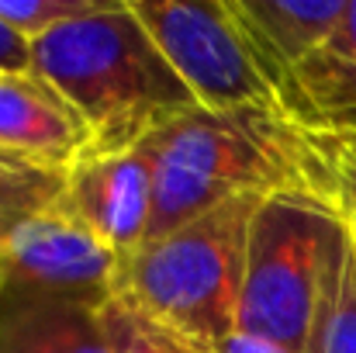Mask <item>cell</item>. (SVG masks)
Returning <instances> with one entry per match:
<instances>
[{
    "label": "cell",
    "instance_id": "17",
    "mask_svg": "<svg viewBox=\"0 0 356 353\" xmlns=\"http://www.w3.org/2000/svg\"><path fill=\"white\" fill-rule=\"evenodd\" d=\"M31 70V42L21 38L7 21H0V73H24Z\"/></svg>",
    "mask_w": 356,
    "mask_h": 353
},
{
    "label": "cell",
    "instance_id": "14",
    "mask_svg": "<svg viewBox=\"0 0 356 353\" xmlns=\"http://www.w3.org/2000/svg\"><path fill=\"white\" fill-rule=\"evenodd\" d=\"M59 191H63L59 173H45V170H35V166L0 156V249L24 219H31L35 212L52 205L59 198Z\"/></svg>",
    "mask_w": 356,
    "mask_h": 353
},
{
    "label": "cell",
    "instance_id": "16",
    "mask_svg": "<svg viewBox=\"0 0 356 353\" xmlns=\"http://www.w3.org/2000/svg\"><path fill=\"white\" fill-rule=\"evenodd\" d=\"M97 7L101 0H0V21H7L21 38L35 42Z\"/></svg>",
    "mask_w": 356,
    "mask_h": 353
},
{
    "label": "cell",
    "instance_id": "7",
    "mask_svg": "<svg viewBox=\"0 0 356 353\" xmlns=\"http://www.w3.org/2000/svg\"><path fill=\"white\" fill-rule=\"evenodd\" d=\"M63 205L108 242L121 260L135 253L152 226V159L145 146L80 156L63 177Z\"/></svg>",
    "mask_w": 356,
    "mask_h": 353
},
{
    "label": "cell",
    "instance_id": "1",
    "mask_svg": "<svg viewBox=\"0 0 356 353\" xmlns=\"http://www.w3.org/2000/svg\"><path fill=\"white\" fill-rule=\"evenodd\" d=\"M31 70L83 118L94 152L138 146L166 121L201 108L128 0H101L97 10L35 38Z\"/></svg>",
    "mask_w": 356,
    "mask_h": 353
},
{
    "label": "cell",
    "instance_id": "2",
    "mask_svg": "<svg viewBox=\"0 0 356 353\" xmlns=\"http://www.w3.org/2000/svg\"><path fill=\"white\" fill-rule=\"evenodd\" d=\"M142 146L152 159L149 239L236 198L308 184L301 135L280 111L194 108L156 128Z\"/></svg>",
    "mask_w": 356,
    "mask_h": 353
},
{
    "label": "cell",
    "instance_id": "4",
    "mask_svg": "<svg viewBox=\"0 0 356 353\" xmlns=\"http://www.w3.org/2000/svg\"><path fill=\"white\" fill-rule=\"evenodd\" d=\"M339 239V215L308 184L263 194L249 222L238 333L291 353L305 350Z\"/></svg>",
    "mask_w": 356,
    "mask_h": 353
},
{
    "label": "cell",
    "instance_id": "3",
    "mask_svg": "<svg viewBox=\"0 0 356 353\" xmlns=\"http://www.w3.org/2000/svg\"><path fill=\"white\" fill-rule=\"evenodd\" d=\"M256 205V194L236 198L145 239L121 260L115 298L184 336L211 347L229 343L238 333L245 242Z\"/></svg>",
    "mask_w": 356,
    "mask_h": 353
},
{
    "label": "cell",
    "instance_id": "8",
    "mask_svg": "<svg viewBox=\"0 0 356 353\" xmlns=\"http://www.w3.org/2000/svg\"><path fill=\"white\" fill-rule=\"evenodd\" d=\"M90 152V132L73 104L35 70L0 73V156L66 177Z\"/></svg>",
    "mask_w": 356,
    "mask_h": 353
},
{
    "label": "cell",
    "instance_id": "10",
    "mask_svg": "<svg viewBox=\"0 0 356 353\" xmlns=\"http://www.w3.org/2000/svg\"><path fill=\"white\" fill-rule=\"evenodd\" d=\"M277 101L298 128L356 132V0H346L332 35L294 70Z\"/></svg>",
    "mask_w": 356,
    "mask_h": 353
},
{
    "label": "cell",
    "instance_id": "9",
    "mask_svg": "<svg viewBox=\"0 0 356 353\" xmlns=\"http://www.w3.org/2000/svg\"><path fill=\"white\" fill-rule=\"evenodd\" d=\"M229 10L259 73L280 94L294 70L332 35L346 0H229Z\"/></svg>",
    "mask_w": 356,
    "mask_h": 353
},
{
    "label": "cell",
    "instance_id": "13",
    "mask_svg": "<svg viewBox=\"0 0 356 353\" xmlns=\"http://www.w3.org/2000/svg\"><path fill=\"white\" fill-rule=\"evenodd\" d=\"M298 135H301L308 187L318 191L332 205V212L356 208V132L298 128Z\"/></svg>",
    "mask_w": 356,
    "mask_h": 353
},
{
    "label": "cell",
    "instance_id": "5",
    "mask_svg": "<svg viewBox=\"0 0 356 353\" xmlns=\"http://www.w3.org/2000/svg\"><path fill=\"white\" fill-rule=\"evenodd\" d=\"M163 59L204 111H280L229 0H128Z\"/></svg>",
    "mask_w": 356,
    "mask_h": 353
},
{
    "label": "cell",
    "instance_id": "19",
    "mask_svg": "<svg viewBox=\"0 0 356 353\" xmlns=\"http://www.w3.org/2000/svg\"><path fill=\"white\" fill-rule=\"evenodd\" d=\"M336 215H339L343 229H346V235H350V242L356 246V208H339Z\"/></svg>",
    "mask_w": 356,
    "mask_h": 353
},
{
    "label": "cell",
    "instance_id": "15",
    "mask_svg": "<svg viewBox=\"0 0 356 353\" xmlns=\"http://www.w3.org/2000/svg\"><path fill=\"white\" fill-rule=\"evenodd\" d=\"M108 322H111L115 353H222V347L184 336V333L135 312L131 305H124L118 298H111V305H108Z\"/></svg>",
    "mask_w": 356,
    "mask_h": 353
},
{
    "label": "cell",
    "instance_id": "6",
    "mask_svg": "<svg viewBox=\"0 0 356 353\" xmlns=\"http://www.w3.org/2000/svg\"><path fill=\"white\" fill-rule=\"evenodd\" d=\"M118 270L121 256L90 233L63 198L24 219L0 249V291L108 305L118 291Z\"/></svg>",
    "mask_w": 356,
    "mask_h": 353
},
{
    "label": "cell",
    "instance_id": "11",
    "mask_svg": "<svg viewBox=\"0 0 356 353\" xmlns=\"http://www.w3.org/2000/svg\"><path fill=\"white\" fill-rule=\"evenodd\" d=\"M108 305L0 291V353H115Z\"/></svg>",
    "mask_w": 356,
    "mask_h": 353
},
{
    "label": "cell",
    "instance_id": "12",
    "mask_svg": "<svg viewBox=\"0 0 356 353\" xmlns=\"http://www.w3.org/2000/svg\"><path fill=\"white\" fill-rule=\"evenodd\" d=\"M301 353H356V246L346 229L329 260L318 312Z\"/></svg>",
    "mask_w": 356,
    "mask_h": 353
},
{
    "label": "cell",
    "instance_id": "18",
    "mask_svg": "<svg viewBox=\"0 0 356 353\" xmlns=\"http://www.w3.org/2000/svg\"><path fill=\"white\" fill-rule=\"evenodd\" d=\"M222 353H291V350H280L273 343H263V340H252V336L236 333L229 343H222Z\"/></svg>",
    "mask_w": 356,
    "mask_h": 353
}]
</instances>
